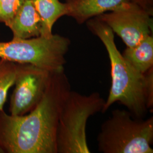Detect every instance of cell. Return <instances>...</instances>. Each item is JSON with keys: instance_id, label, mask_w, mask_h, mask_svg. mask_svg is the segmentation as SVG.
<instances>
[{"instance_id": "cell-1", "label": "cell", "mask_w": 153, "mask_h": 153, "mask_svg": "<svg viewBox=\"0 0 153 153\" xmlns=\"http://www.w3.org/2000/svg\"><path fill=\"white\" fill-rule=\"evenodd\" d=\"M71 90L65 69L52 73L42 98L27 114L0 111V146L4 153H57L61 109Z\"/></svg>"}, {"instance_id": "cell-2", "label": "cell", "mask_w": 153, "mask_h": 153, "mask_svg": "<svg viewBox=\"0 0 153 153\" xmlns=\"http://www.w3.org/2000/svg\"><path fill=\"white\" fill-rule=\"evenodd\" d=\"M87 26L104 44L111 64V86L102 112L120 102L134 117L142 119L153 107V68L144 74L134 68L117 49L112 30L98 18L88 20Z\"/></svg>"}, {"instance_id": "cell-3", "label": "cell", "mask_w": 153, "mask_h": 153, "mask_svg": "<svg viewBox=\"0 0 153 153\" xmlns=\"http://www.w3.org/2000/svg\"><path fill=\"white\" fill-rule=\"evenodd\" d=\"M105 100L97 92L83 95L71 91L62 104L58 123L57 153H90L86 126L90 117L102 112Z\"/></svg>"}, {"instance_id": "cell-4", "label": "cell", "mask_w": 153, "mask_h": 153, "mask_svg": "<svg viewBox=\"0 0 153 153\" xmlns=\"http://www.w3.org/2000/svg\"><path fill=\"white\" fill-rule=\"evenodd\" d=\"M153 117L142 120L128 110L116 109L103 123L97 137L103 153H153Z\"/></svg>"}, {"instance_id": "cell-5", "label": "cell", "mask_w": 153, "mask_h": 153, "mask_svg": "<svg viewBox=\"0 0 153 153\" xmlns=\"http://www.w3.org/2000/svg\"><path fill=\"white\" fill-rule=\"evenodd\" d=\"M71 45L68 38L53 34L0 42V59L19 64H29L51 73L65 69V55Z\"/></svg>"}, {"instance_id": "cell-6", "label": "cell", "mask_w": 153, "mask_h": 153, "mask_svg": "<svg viewBox=\"0 0 153 153\" xmlns=\"http://www.w3.org/2000/svg\"><path fill=\"white\" fill-rule=\"evenodd\" d=\"M96 17L120 36L128 47L136 45L143 39L152 35L151 16L131 1Z\"/></svg>"}, {"instance_id": "cell-7", "label": "cell", "mask_w": 153, "mask_h": 153, "mask_svg": "<svg viewBox=\"0 0 153 153\" xmlns=\"http://www.w3.org/2000/svg\"><path fill=\"white\" fill-rule=\"evenodd\" d=\"M15 88L10 98V115H26L42 98L52 73L29 64L17 63Z\"/></svg>"}, {"instance_id": "cell-8", "label": "cell", "mask_w": 153, "mask_h": 153, "mask_svg": "<svg viewBox=\"0 0 153 153\" xmlns=\"http://www.w3.org/2000/svg\"><path fill=\"white\" fill-rule=\"evenodd\" d=\"M13 33L12 39H24L40 36L42 20L32 0H25L7 26Z\"/></svg>"}, {"instance_id": "cell-9", "label": "cell", "mask_w": 153, "mask_h": 153, "mask_svg": "<svg viewBox=\"0 0 153 153\" xmlns=\"http://www.w3.org/2000/svg\"><path fill=\"white\" fill-rule=\"evenodd\" d=\"M129 0H66V15L81 24L105 13L114 10Z\"/></svg>"}, {"instance_id": "cell-10", "label": "cell", "mask_w": 153, "mask_h": 153, "mask_svg": "<svg viewBox=\"0 0 153 153\" xmlns=\"http://www.w3.org/2000/svg\"><path fill=\"white\" fill-rule=\"evenodd\" d=\"M32 1L42 20L40 36L49 38L53 35L52 28L55 22L61 16L66 15V4L62 3L59 0Z\"/></svg>"}, {"instance_id": "cell-11", "label": "cell", "mask_w": 153, "mask_h": 153, "mask_svg": "<svg viewBox=\"0 0 153 153\" xmlns=\"http://www.w3.org/2000/svg\"><path fill=\"white\" fill-rule=\"evenodd\" d=\"M137 71L145 73L153 67V38L149 35L134 46L128 47L122 54Z\"/></svg>"}, {"instance_id": "cell-12", "label": "cell", "mask_w": 153, "mask_h": 153, "mask_svg": "<svg viewBox=\"0 0 153 153\" xmlns=\"http://www.w3.org/2000/svg\"><path fill=\"white\" fill-rule=\"evenodd\" d=\"M17 63L0 59V111H4L9 89L14 85Z\"/></svg>"}, {"instance_id": "cell-13", "label": "cell", "mask_w": 153, "mask_h": 153, "mask_svg": "<svg viewBox=\"0 0 153 153\" xmlns=\"http://www.w3.org/2000/svg\"><path fill=\"white\" fill-rule=\"evenodd\" d=\"M25 0H0V23L7 27Z\"/></svg>"}, {"instance_id": "cell-14", "label": "cell", "mask_w": 153, "mask_h": 153, "mask_svg": "<svg viewBox=\"0 0 153 153\" xmlns=\"http://www.w3.org/2000/svg\"><path fill=\"white\" fill-rule=\"evenodd\" d=\"M137 4L150 16L153 13V0H129Z\"/></svg>"}, {"instance_id": "cell-15", "label": "cell", "mask_w": 153, "mask_h": 153, "mask_svg": "<svg viewBox=\"0 0 153 153\" xmlns=\"http://www.w3.org/2000/svg\"><path fill=\"white\" fill-rule=\"evenodd\" d=\"M0 153H4V152L3 150V149L0 146Z\"/></svg>"}]
</instances>
